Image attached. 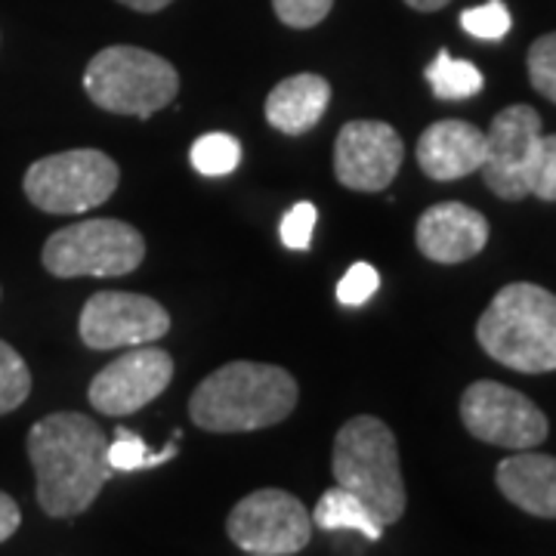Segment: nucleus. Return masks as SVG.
Returning <instances> with one entry per match:
<instances>
[{
  "instance_id": "1",
  "label": "nucleus",
  "mask_w": 556,
  "mask_h": 556,
  "mask_svg": "<svg viewBox=\"0 0 556 556\" xmlns=\"http://www.w3.org/2000/svg\"><path fill=\"white\" fill-rule=\"evenodd\" d=\"M25 445L38 477V504L47 517H80L112 479L105 430L80 412L40 417Z\"/></svg>"
},
{
  "instance_id": "2",
  "label": "nucleus",
  "mask_w": 556,
  "mask_h": 556,
  "mask_svg": "<svg viewBox=\"0 0 556 556\" xmlns=\"http://www.w3.org/2000/svg\"><path fill=\"white\" fill-rule=\"evenodd\" d=\"M298 380L266 362H229L201 380L189 399L192 424L207 433H254L298 408Z\"/></svg>"
},
{
  "instance_id": "3",
  "label": "nucleus",
  "mask_w": 556,
  "mask_h": 556,
  "mask_svg": "<svg viewBox=\"0 0 556 556\" xmlns=\"http://www.w3.org/2000/svg\"><path fill=\"white\" fill-rule=\"evenodd\" d=\"M477 340L510 371H556V294L532 281L501 288L479 316Z\"/></svg>"
},
{
  "instance_id": "4",
  "label": "nucleus",
  "mask_w": 556,
  "mask_h": 556,
  "mask_svg": "<svg viewBox=\"0 0 556 556\" xmlns=\"http://www.w3.org/2000/svg\"><path fill=\"white\" fill-rule=\"evenodd\" d=\"M331 470L343 485L378 517L380 526H393L405 514V482L399 467V445L393 430L371 415L346 420L334 439Z\"/></svg>"
},
{
  "instance_id": "5",
  "label": "nucleus",
  "mask_w": 556,
  "mask_h": 556,
  "mask_svg": "<svg viewBox=\"0 0 556 556\" xmlns=\"http://www.w3.org/2000/svg\"><path fill=\"white\" fill-rule=\"evenodd\" d=\"M84 90L93 105L112 115L149 118L177 100L179 75L159 53L115 43L87 62Z\"/></svg>"
},
{
  "instance_id": "6",
  "label": "nucleus",
  "mask_w": 556,
  "mask_h": 556,
  "mask_svg": "<svg viewBox=\"0 0 556 556\" xmlns=\"http://www.w3.org/2000/svg\"><path fill=\"white\" fill-rule=\"evenodd\" d=\"M43 269L56 278L130 276L146 260V239L121 219H80L43 244Z\"/></svg>"
},
{
  "instance_id": "7",
  "label": "nucleus",
  "mask_w": 556,
  "mask_h": 556,
  "mask_svg": "<svg viewBox=\"0 0 556 556\" xmlns=\"http://www.w3.org/2000/svg\"><path fill=\"white\" fill-rule=\"evenodd\" d=\"M121 170L100 149H68L38 159L22 179L25 199L43 214H87L115 195Z\"/></svg>"
},
{
  "instance_id": "8",
  "label": "nucleus",
  "mask_w": 556,
  "mask_h": 556,
  "mask_svg": "<svg viewBox=\"0 0 556 556\" xmlns=\"http://www.w3.org/2000/svg\"><path fill=\"white\" fill-rule=\"evenodd\" d=\"M460 420L470 437L510 452L538 448L551 430L547 417L532 399L497 380H477L464 390Z\"/></svg>"
},
{
  "instance_id": "9",
  "label": "nucleus",
  "mask_w": 556,
  "mask_h": 556,
  "mask_svg": "<svg viewBox=\"0 0 556 556\" xmlns=\"http://www.w3.org/2000/svg\"><path fill=\"white\" fill-rule=\"evenodd\" d=\"M226 532L244 554H300L313 538V514L285 489H257L229 510Z\"/></svg>"
},
{
  "instance_id": "10",
  "label": "nucleus",
  "mask_w": 556,
  "mask_h": 556,
  "mask_svg": "<svg viewBox=\"0 0 556 556\" xmlns=\"http://www.w3.org/2000/svg\"><path fill=\"white\" fill-rule=\"evenodd\" d=\"M541 137V115L532 105L517 102L497 112L485 130V161L479 167L489 192L504 201L529 199Z\"/></svg>"
},
{
  "instance_id": "11",
  "label": "nucleus",
  "mask_w": 556,
  "mask_h": 556,
  "mask_svg": "<svg viewBox=\"0 0 556 556\" xmlns=\"http://www.w3.org/2000/svg\"><path fill=\"white\" fill-rule=\"evenodd\" d=\"M170 331V313L159 300L130 291H100L84 303L78 334L90 350H130L159 343Z\"/></svg>"
},
{
  "instance_id": "12",
  "label": "nucleus",
  "mask_w": 556,
  "mask_h": 556,
  "mask_svg": "<svg viewBox=\"0 0 556 556\" xmlns=\"http://www.w3.org/2000/svg\"><path fill=\"white\" fill-rule=\"evenodd\" d=\"M170 380H174L170 353H164L155 343L130 346V353L109 362L100 375L90 380L87 399L100 415L124 417L155 402L170 387Z\"/></svg>"
},
{
  "instance_id": "13",
  "label": "nucleus",
  "mask_w": 556,
  "mask_h": 556,
  "mask_svg": "<svg viewBox=\"0 0 556 556\" xmlns=\"http://www.w3.org/2000/svg\"><path fill=\"white\" fill-rule=\"evenodd\" d=\"M405 159L396 127L387 121H350L334 142V174L353 192H383Z\"/></svg>"
},
{
  "instance_id": "14",
  "label": "nucleus",
  "mask_w": 556,
  "mask_h": 556,
  "mask_svg": "<svg viewBox=\"0 0 556 556\" xmlns=\"http://www.w3.org/2000/svg\"><path fill=\"white\" fill-rule=\"evenodd\" d=\"M415 241L417 251L433 263H467L489 244V219L460 201H442L420 214Z\"/></svg>"
},
{
  "instance_id": "15",
  "label": "nucleus",
  "mask_w": 556,
  "mask_h": 556,
  "mask_svg": "<svg viewBox=\"0 0 556 556\" xmlns=\"http://www.w3.org/2000/svg\"><path fill=\"white\" fill-rule=\"evenodd\" d=\"M485 161V130L460 118L430 124L417 139V167L437 182L477 174Z\"/></svg>"
},
{
  "instance_id": "16",
  "label": "nucleus",
  "mask_w": 556,
  "mask_h": 556,
  "mask_svg": "<svg viewBox=\"0 0 556 556\" xmlns=\"http://www.w3.org/2000/svg\"><path fill=\"white\" fill-rule=\"evenodd\" d=\"M495 482L514 507L541 519H556V457L517 452L497 464Z\"/></svg>"
},
{
  "instance_id": "17",
  "label": "nucleus",
  "mask_w": 556,
  "mask_h": 556,
  "mask_svg": "<svg viewBox=\"0 0 556 556\" xmlns=\"http://www.w3.org/2000/svg\"><path fill=\"white\" fill-rule=\"evenodd\" d=\"M328 102H331V84L321 75L303 72V75L278 80L266 97L263 112H266L269 127L298 137L316 127L321 115L328 112Z\"/></svg>"
},
{
  "instance_id": "18",
  "label": "nucleus",
  "mask_w": 556,
  "mask_h": 556,
  "mask_svg": "<svg viewBox=\"0 0 556 556\" xmlns=\"http://www.w3.org/2000/svg\"><path fill=\"white\" fill-rule=\"evenodd\" d=\"M313 526L325 529V532L350 529V532L365 535L368 541H380V535H383V526L378 522V517L343 485H334L318 497L316 510H313Z\"/></svg>"
},
{
  "instance_id": "19",
  "label": "nucleus",
  "mask_w": 556,
  "mask_h": 556,
  "mask_svg": "<svg viewBox=\"0 0 556 556\" xmlns=\"http://www.w3.org/2000/svg\"><path fill=\"white\" fill-rule=\"evenodd\" d=\"M427 80L433 87L437 100H470L482 93L485 78L473 62L455 60L448 50H439V56L427 65Z\"/></svg>"
},
{
  "instance_id": "20",
  "label": "nucleus",
  "mask_w": 556,
  "mask_h": 556,
  "mask_svg": "<svg viewBox=\"0 0 556 556\" xmlns=\"http://www.w3.org/2000/svg\"><path fill=\"white\" fill-rule=\"evenodd\" d=\"M177 445L179 433L170 439L161 452H149L146 439L137 437V433H130V430H124V427H118V430H115V439H112L109 448H105V460H109V470H112V473H137V470H149V467L167 464L170 457L177 455Z\"/></svg>"
},
{
  "instance_id": "21",
  "label": "nucleus",
  "mask_w": 556,
  "mask_h": 556,
  "mask_svg": "<svg viewBox=\"0 0 556 556\" xmlns=\"http://www.w3.org/2000/svg\"><path fill=\"white\" fill-rule=\"evenodd\" d=\"M189 159L201 177H226L239 167L241 146L239 139L229 134H207V137L195 139Z\"/></svg>"
},
{
  "instance_id": "22",
  "label": "nucleus",
  "mask_w": 556,
  "mask_h": 556,
  "mask_svg": "<svg viewBox=\"0 0 556 556\" xmlns=\"http://www.w3.org/2000/svg\"><path fill=\"white\" fill-rule=\"evenodd\" d=\"M31 393V371L25 358L0 340V415L16 412L22 402Z\"/></svg>"
},
{
  "instance_id": "23",
  "label": "nucleus",
  "mask_w": 556,
  "mask_h": 556,
  "mask_svg": "<svg viewBox=\"0 0 556 556\" xmlns=\"http://www.w3.org/2000/svg\"><path fill=\"white\" fill-rule=\"evenodd\" d=\"M510 25H514V20H510V10H507L504 0H489V3H482V7H470V10L460 13V28H464L470 38L479 40L507 38Z\"/></svg>"
},
{
  "instance_id": "24",
  "label": "nucleus",
  "mask_w": 556,
  "mask_h": 556,
  "mask_svg": "<svg viewBox=\"0 0 556 556\" xmlns=\"http://www.w3.org/2000/svg\"><path fill=\"white\" fill-rule=\"evenodd\" d=\"M529 80L544 100H551L556 105V31L541 35V38L529 47Z\"/></svg>"
},
{
  "instance_id": "25",
  "label": "nucleus",
  "mask_w": 556,
  "mask_h": 556,
  "mask_svg": "<svg viewBox=\"0 0 556 556\" xmlns=\"http://www.w3.org/2000/svg\"><path fill=\"white\" fill-rule=\"evenodd\" d=\"M316 219H318L316 204H309V201H298V204L281 217V226H278L281 244H285L288 251H309Z\"/></svg>"
},
{
  "instance_id": "26",
  "label": "nucleus",
  "mask_w": 556,
  "mask_h": 556,
  "mask_svg": "<svg viewBox=\"0 0 556 556\" xmlns=\"http://www.w3.org/2000/svg\"><path fill=\"white\" fill-rule=\"evenodd\" d=\"M380 273L371 263H353L338 281V300L343 306H362L378 294Z\"/></svg>"
},
{
  "instance_id": "27",
  "label": "nucleus",
  "mask_w": 556,
  "mask_h": 556,
  "mask_svg": "<svg viewBox=\"0 0 556 556\" xmlns=\"http://www.w3.org/2000/svg\"><path fill=\"white\" fill-rule=\"evenodd\" d=\"M334 0H273L278 22L288 28H316L318 22L328 20Z\"/></svg>"
},
{
  "instance_id": "28",
  "label": "nucleus",
  "mask_w": 556,
  "mask_h": 556,
  "mask_svg": "<svg viewBox=\"0 0 556 556\" xmlns=\"http://www.w3.org/2000/svg\"><path fill=\"white\" fill-rule=\"evenodd\" d=\"M529 195H535L541 201H551V204L556 201V134H544L541 137Z\"/></svg>"
},
{
  "instance_id": "29",
  "label": "nucleus",
  "mask_w": 556,
  "mask_h": 556,
  "mask_svg": "<svg viewBox=\"0 0 556 556\" xmlns=\"http://www.w3.org/2000/svg\"><path fill=\"white\" fill-rule=\"evenodd\" d=\"M20 522H22L20 504L7 495V492H0V541H7V538L16 535Z\"/></svg>"
},
{
  "instance_id": "30",
  "label": "nucleus",
  "mask_w": 556,
  "mask_h": 556,
  "mask_svg": "<svg viewBox=\"0 0 556 556\" xmlns=\"http://www.w3.org/2000/svg\"><path fill=\"white\" fill-rule=\"evenodd\" d=\"M124 7L137 10V13H161L164 7H170L174 0H118Z\"/></svg>"
},
{
  "instance_id": "31",
  "label": "nucleus",
  "mask_w": 556,
  "mask_h": 556,
  "mask_svg": "<svg viewBox=\"0 0 556 556\" xmlns=\"http://www.w3.org/2000/svg\"><path fill=\"white\" fill-rule=\"evenodd\" d=\"M412 10H417V13H437V10H442V7H448L452 0H405Z\"/></svg>"
},
{
  "instance_id": "32",
  "label": "nucleus",
  "mask_w": 556,
  "mask_h": 556,
  "mask_svg": "<svg viewBox=\"0 0 556 556\" xmlns=\"http://www.w3.org/2000/svg\"><path fill=\"white\" fill-rule=\"evenodd\" d=\"M248 556H273V554H248Z\"/></svg>"
}]
</instances>
